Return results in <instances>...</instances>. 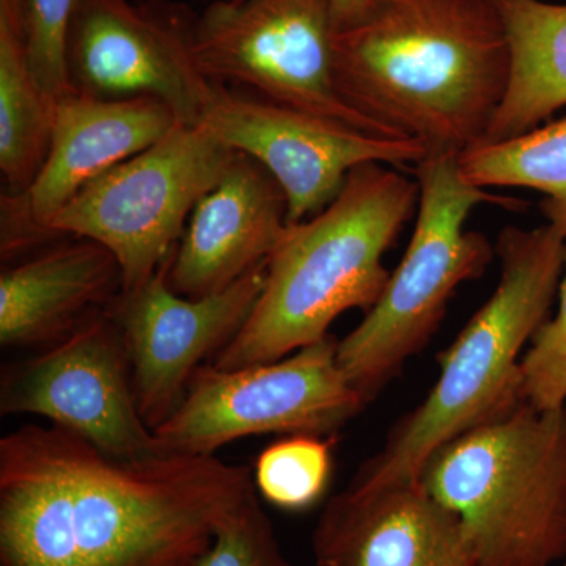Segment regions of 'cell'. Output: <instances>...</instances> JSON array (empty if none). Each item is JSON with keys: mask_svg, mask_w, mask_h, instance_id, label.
Wrapping results in <instances>:
<instances>
[{"mask_svg": "<svg viewBox=\"0 0 566 566\" xmlns=\"http://www.w3.org/2000/svg\"><path fill=\"white\" fill-rule=\"evenodd\" d=\"M253 488L216 455L117 460L22 424L0 439V566H197Z\"/></svg>", "mask_w": 566, "mask_h": 566, "instance_id": "6da1fadb", "label": "cell"}, {"mask_svg": "<svg viewBox=\"0 0 566 566\" xmlns=\"http://www.w3.org/2000/svg\"><path fill=\"white\" fill-rule=\"evenodd\" d=\"M337 91L387 137L460 155L485 139L510 50L491 0H378L335 32Z\"/></svg>", "mask_w": 566, "mask_h": 566, "instance_id": "7a4b0ae2", "label": "cell"}, {"mask_svg": "<svg viewBox=\"0 0 566 566\" xmlns=\"http://www.w3.org/2000/svg\"><path fill=\"white\" fill-rule=\"evenodd\" d=\"M417 207V180L381 163L356 167L323 211L290 223L252 314L212 365L275 363L329 335L344 312L367 314L390 277L382 256Z\"/></svg>", "mask_w": 566, "mask_h": 566, "instance_id": "3957f363", "label": "cell"}, {"mask_svg": "<svg viewBox=\"0 0 566 566\" xmlns=\"http://www.w3.org/2000/svg\"><path fill=\"white\" fill-rule=\"evenodd\" d=\"M501 281L442 357L431 392L352 480L378 490L419 480L428 458L457 436L512 411L524 395L521 352L547 322L562 273L566 237L546 223L499 234Z\"/></svg>", "mask_w": 566, "mask_h": 566, "instance_id": "277c9868", "label": "cell"}, {"mask_svg": "<svg viewBox=\"0 0 566 566\" xmlns=\"http://www.w3.org/2000/svg\"><path fill=\"white\" fill-rule=\"evenodd\" d=\"M419 480L463 524L479 566L566 558V405L526 398L439 447Z\"/></svg>", "mask_w": 566, "mask_h": 566, "instance_id": "5b68a950", "label": "cell"}, {"mask_svg": "<svg viewBox=\"0 0 566 566\" xmlns=\"http://www.w3.org/2000/svg\"><path fill=\"white\" fill-rule=\"evenodd\" d=\"M416 180L419 207L403 260L363 322L338 340V365L365 403L427 345L458 286L493 262L490 241L465 230L471 211L483 203L524 208L513 197L469 185L455 153H428L416 166Z\"/></svg>", "mask_w": 566, "mask_h": 566, "instance_id": "8992f818", "label": "cell"}, {"mask_svg": "<svg viewBox=\"0 0 566 566\" xmlns=\"http://www.w3.org/2000/svg\"><path fill=\"white\" fill-rule=\"evenodd\" d=\"M238 151L210 128L178 125L150 148L88 182L48 227L51 240L104 245L122 271V293L158 273L180 243L196 205Z\"/></svg>", "mask_w": 566, "mask_h": 566, "instance_id": "52a82bcc", "label": "cell"}, {"mask_svg": "<svg viewBox=\"0 0 566 566\" xmlns=\"http://www.w3.org/2000/svg\"><path fill=\"white\" fill-rule=\"evenodd\" d=\"M326 335L275 363L222 370L202 365L185 400L155 433L167 455H214L253 434L329 436L363 411L365 400Z\"/></svg>", "mask_w": 566, "mask_h": 566, "instance_id": "ba28073f", "label": "cell"}, {"mask_svg": "<svg viewBox=\"0 0 566 566\" xmlns=\"http://www.w3.org/2000/svg\"><path fill=\"white\" fill-rule=\"evenodd\" d=\"M335 32L331 0H219L188 41L214 84L244 85L266 102L387 137L337 91Z\"/></svg>", "mask_w": 566, "mask_h": 566, "instance_id": "9c48e42d", "label": "cell"}, {"mask_svg": "<svg viewBox=\"0 0 566 566\" xmlns=\"http://www.w3.org/2000/svg\"><path fill=\"white\" fill-rule=\"evenodd\" d=\"M0 415L43 417L117 460L159 453L137 408L128 349L107 308L46 352L7 368Z\"/></svg>", "mask_w": 566, "mask_h": 566, "instance_id": "30bf717a", "label": "cell"}, {"mask_svg": "<svg viewBox=\"0 0 566 566\" xmlns=\"http://www.w3.org/2000/svg\"><path fill=\"white\" fill-rule=\"evenodd\" d=\"M202 125L262 164L281 186L289 223L323 211L356 167L367 163L419 164L430 153L423 142L378 137L259 98L212 85Z\"/></svg>", "mask_w": 566, "mask_h": 566, "instance_id": "8fae6325", "label": "cell"}, {"mask_svg": "<svg viewBox=\"0 0 566 566\" xmlns=\"http://www.w3.org/2000/svg\"><path fill=\"white\" fill-rule=\"evenodd\" d=\"M170 259L107 307L128 349L137 408L151 431L177 411L205 360L240 333L266 277L264 262L223 292L189 300L170 289Z\"/></svg>", "mask_w": 566, "mask_h": 566, "instance_id": "7c38bea8", "label": "cell"}, {"mask_svg": "<svg viewBox=\"0 0 566 566\" xmlns=\"http://www.w3.org/2000/svg\"><path fill=\"white\" fill-rule=\"evenodd\" d=\"M181 125L150 96L98 98L71 91L54 104L50 150L24 192L2 197V262L54 244L48 227L93 180Z\"/></svg>", "mask_w": 566, "mask_h": 566, "instance_id": "4fadbf2b", "label": "cell"}, {"mask_svg": "<svg viewBox=\"0 0 566 566\" xmlns=\"http://www.w3.org/2000/svg\"><path fill=\"white\" fill-rule=\"evenodd\" d=\"M74 91L98 98L150 96L181 125H197L214 82L197 69L188 36L178 35L129 0H81L69 41Z\"/></svg>", "mask_w": 566, "mask_h": 566, "instance_id": "5bb4252c", "label": "cell"}, {"mask_svg": "<svg viewBox=\"0 0 566 566\" xmlns=\"http://www.w3.org/2000/svg\"><path fill=\"white\" fill-rule=\"evenodd\" d=\"M312 553L316 566H479L463 524L420 480L349 483L324 505Z\"/></svg>", "mask_w": 566, "mask_h": 566, "instance_id": "9a60e30c", "label": "cell"}, {"mask_svg": "<svg viewBox=\"0 0 566 566\" xmlns=\"http://www.w3.org/2000/svg\"><path fill=\"white\" fill-rule=\"evenodd\" d=\"M279 182L243 153L196 205L169 266L170 289L189 300L229 289L268 262L289 229Z\"/></svg>", "mask_w": 566, "mask_h": 566, "instance_id": "2e32d148", "label": "cell"}, {"mask_svg": "<svg viewBox=\"0 0 566 566\" xmlns=\"http://www.w3.org/2000/svg\"><path fill=\"white\" fill-rule=\"evenodd\" d=\"M120 293V266L104 245H48L0 274V345L57 344Z\"/></svg>", "mask_w": 566, "mask_h": 566, "instance_id": "e0dca14e", "label": "cell"}, {"mask_svg": "<svg viewBox=\"0 0 566 566\" xmlns=\"http://www.w3.org/2000/svg\"><path fill=\"white\" fill-rule=\"evenodd\" d=\"M491 2L509 41L510 76L482 144L531 132L566 106V6L542 0Z\"/></svg>", "mask_w": 566, "mask_h": 566, "instance_id": "ac0fdd59", "label": "cell"}, {"mask_svg": "<svg viewBox=\"0 0 566 566\" xmlns=\"http://www.w3.org/2000/svg\"><path fill=\"white\" fill-rule=\"evenodd\" d=\"M54 103L29 52L28 0H0V170L9 196L24 192L50 150Z\"/></svg>", "mask_w": 566, "mask_h": 566, "instance_id": "d6986e66", "label": "cell"}, {"mask_svg": "<svg viewBox=\"0 0 566 566\" xmlns=\"http://www.w3.org/2000/svg\"><path fill=\"white\" fill-rule=\"evenodd\" d=\"M469 185L480 189L527 188L546 193L547 223L566 237V118L512 137L475 145L458 155Z\"/></svg>", "mask_w": 566, "mask_h": 566, "instance_id": "ffe728a7", "label": "cell"}, {"mask_svg": "<svg viewBox=\"0 0 566 566\" xmlns=\"http://www.w3.org/2000/svg\"><path fill=\"white\" fill-rule=\"evenodd\" d=\"M331 472L333 450L323 436H286L260 453L253 485L270 504L296 512L322 497Z\"/></svg>", "mask_w": 566, "mask_h": 566, "instance_id": "44dd1931", "label": "cell"}, {"mask_svg": "<svg viewBox=\"0 0 566 566\" xmlns=\"http://www.w3.org/2000/svg\"><path fill=\"white\" fill-rule=\"evenodd\" d=\"M197 566H293L279 545L255 488L222 517L210 549Z\"/></svg>", "mask_w": 566, "mask_h": 566, "instance_id": "7402d4cb", "label": "cell"}, {"mask_svg": "<svg viewBox=\"0 0 566 566\" xmlns=\"http://www.w3.org/2000/svg\"><path fill=\"white\" fill-rule=\"evenodd\" d=\"M81 0H28L29 52L41 91L52 103L74 91L69 41Z\"/></svg>", "mask_w": 566, "mask_h": 566, "instance_id": "603a6c76", "label": "cell"}, {"mask_svg": "<svg viewBox=\"0 0 566 566\" xmlns=\"http://www.w3.org/2000/svg\"><path fill=\"white\" fill-rule=\"evenodd\" d=\"M564 271L557 314L539 327L521 360L524 395L542 409L566 403V260Z\"/></svg>", "mask_w": 566, "mask_h": 566, "instance_id": "cb8c5ba5", "label": "cell"}, {"mask_svg": "<svg viewBox=\"0 0 566 566\" xmlns=\"http://www.w3.org/2000/svg\"><path fill=\"white\" fill-rule=\"evenodd\" d=\"M376 2L378 0H331L335 29L345 31V29L359 24L370 14Z\"/></svg>", "mask_w": 566, "mask_h": 566, "instance_id": "d4e9b609", "label": "cell"}, {"mask_svg": "<svg viewBox=\"0 0 566 566\" xmlns=\"http://www.w3.org/2000/svg\"><path fill=\"white\" fill-rule=\"evenodd\" d=\"M565 566H566V564H565Z\"/></svg>", "mask_w": 566, "mask_h": 566, "instance_id": "484cf974", "label": "cell"}]
</instances>
